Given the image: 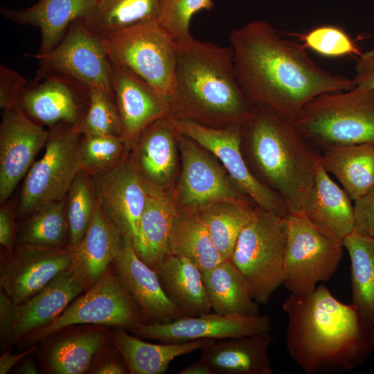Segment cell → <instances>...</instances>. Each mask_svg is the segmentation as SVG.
<instances>
[{"label": "cell", "mask_w": 374, "mask_h": 374, "mask_svg": "<svg viewBox=\"0 0 374 374\" xmlns=\"http://www.w3.org/2000/svg\"><path fill=\"white\" fill-rule=\"evenodd\" d=\"M253 204L218 201L196 210L224 259L231 258L240 233L256 215Z\"/></svg>", "instance_id": "obj_34"}, {"label": "cell", "mask_w": 374, "mask_h": 374, "mask_svg": "<svg viewBox=\"0 0 374 374\" xmlns=\"http://www.w3.org/2000/svg\"><path fill=\"white\" fill-rule=\"evenodd\" d=\"M39 62L38 71L57 73L87 88H100L114 98L113 68L100 37L85 24L75 20L62 40L51 51L33 55Z\"/></svg>", "instance_id": "obj_12"}, {"label": "cell", "mask_w": 374, "mask_h": 374, "mask_svg": "<svg viewBox=\"0 0 374 374\" xmlns=\"http://www.w3.org/2000/svg\"><path fill=\"white\" fill-rule=\"evenodd\" d=\"M16 240L17 244L69 247L66 197L43 205L21 219L16 228Z\"/></svg>", "instance_id": "obj_37"}, {"label": "cell", "mask_w": 374, "mask_h": 374, "mask_svg": "<svg viewBox=\"0 0 374 374\" xmlns=\"http://www.w3.org/2000/svg\"><path fill=\"white\" fill-rule=\"evenodd\" d=\"M286 220L257 206L240 233L230 260L240 271L253 299L267 305L283 285Z\"/></svg>", "instance_id": "obj_7"}, {"label": "cell", "mask_w": 374, "mask_h": 374, "mask_svg": "<svg viewBox=\"0 0 374 374\" xmlns=\"http://www.w3.org/2000/svg\"><path fill=\"white\" fill-rule=\"evenodd\" d=\"M99 37L112 66L136 75L170 104L177 64L175 40L157 20Z\"/></svg>", "instance_id": "obj_6"}, {"label": "cell", "mask_w": 374, "mask_h": 374, "mask_svg": "<svg viewBox=\"0 0 374 374\" xmlns=\"http://www.w3.org/2000/svg\"><path fill=\"white\" fill-rule=\"evenodd\" d=\"M48 130L18 107L3 110L0 124V204L8 201L44 148Z\"/></svg>", "instance_id": "obj_16"}, {"label": "cell", "mask_w": 374, "mask_h": 374, "mask_svg": "<svg viewBox=\"0 0 374 374\" xmlns=\"http://www.w3.org/2000/svg\"><path fill=\"white\" fill-rule=\"evenodd\" d=\"M123 238L97 201L91 224L75 246V262L91 287L112 265L121 251Z\"/></svg>", "instance_id": "obj_29"}, {"label": "cell", "mask_w": 374, "mask_h": 374, "mask_svg": "<svg viewBox=\"0 0 374 374\" xmlns=\"http://www.w3.org/2000/svg\"><path fill=\"white\" fill-rule=\"evenodd\" d=\"M179 143L182 168L172 198L178 211H194L218 201L253 203L197 143L179 133Z\"/></svg>", "instance_id": "obj_13"}, {"label": "cell", "mask_w": 374, "mask_h": 374, "mask_svg": "<svg viewBox=\"0 0 374 374\" xmlns=\"http://www.w3.org/2000/svg\"><path fill=\"white\" fill-rule=\"evenodd\" d=\"M96 1L39 0L21 10L1 7L0 12L6 19L21 25L37 26L41 33V46L37 53L53 50L64 38L70 25L76 19H84Z\"/></svg>", "instance_id": "obj_25"}, {"label": "cell", "mask_w": 374, "mask_h": 374, "mask_svg": "<svg viewBox=\"0 0 374 374\" xmlns=\"http://www.w3.org/2000/svg\"><path fill=\"white\" fill-rule=\"evenodd\" d=\"M148 193L132 244L139 257L155 270L168 254L173 223L179 211L172 199L163 193Z\"/></svg>", "instance_id": "obj_28"}, {"label": "cell", "mask_w": 374, "mask_h": 374, "mask_svg": "<svg viewBox=\"0 0 374 374\" xmlns=\"http://www.w3.org/2000/svg\"><path fill=\"white\" fill-rule=\"evenodd\" d=\"M179 374H214L212 369L206 363L199 360L193 363L179 372Z\"/></svg>", "instance_id": "obj_50"}, {"label": "cell", "mask_w": 374, "mask_h": 374, "mask_svg": "<svg viewBox=\"0 0 374 374\" xmlns=\"http://www.w3.org/2000/svg\"><path fill=\"white\" fill-rule=\"evenodd\" d=\"M168 253L188 258L202 271L211 269L225 260L214 245L196 210L178 211Z\"/></svg>", "instance_id": "obj_32"}, {"label": "cell", "mask_w": 374, "mask_h": 374, "mask_svg": "<svg viewBox=\"0 0 374 374\" xmlns=\"http://www.w3.org/2000/svg\"><path fill=\"white\" fill-rule=\"evenodd\" d=\"M299 36L303 42L304 46L323 56L337 57L360 54L350 37L343 29L336 26H319Z\"/></svg>", "instance_id": "obj_42"}, {"label": "cell", "mask_w": 374, "mask_h": 374, "mask_svg": "<svg viewBox=\"0 0 374 374\" xmlns=\"http://www.w3.org/2000/svg\"><path fill=\"white\" fill-rule=\"evenodd\" d=\"M97 197L92 179L82 170L66 196V214L69 245L75 247L83 238L93 218Z\"/></svg>", "instance_id": "obj_39"}, {"label": "cell", "mask_w": 374, "mask_h": 374, "mask_svg": "<svg viewBox=\"0 0 374 374\" xmlns=\"http://www.w3.org/2000/svg\"><path fill=\"white\" fill-rule=\"evenodd\" d=\"M285 220L283 285L291 294H308L335 275L344 247L319 230L303 212L290 213Z\"/></svg>", "instance_id": "obj_9"}, {"label": "cell", "mask_w": 374, "mask_h": 374, "mask_svg": "<svg viewBox=\"0 0 374 374\" xmlns=\"http://www.w3.org/2000/svg\"><path fill=\"white\" fill-rule=\"evenodd\" d=\"M92 373L97 374H124L129 373L127 366L124 362L116 359H110L96 366Z\"/></svg>", "instance_id": "obj_49"}, {"label": "cell", "mask_w": 374, "mask_h": 374, "mask_svg": "<svg viewBox=\"0 0 374 374\" xmlns=\"http://www.w3.org/2000/svg\"><path fill=\"white\" fill-rule=\"evenodd\" d=\"M176 130L216 156L236 188L258 207L282 217L289 215L285 201L261 183L250 170L242 152L243 125L215 127L184 117H173Z\"/></svg>", "instance_id": "obj_11"}, {"label": "cell", "mask_w": 374, "mask_h": 374, "mask_svg": "<svg viewBox=\"0 0 374 374\" xmlns=\"http://www.w3.org/2000/svg\"><path fill=\"white\" fill-rule=\"evenodd\" d=\"M353 80L355 85L374 91V49L359 55Z\"/></svg>", "instance_id": "obj_46"}, {"label": "cell", "mask_w": 374, "mask_h": 374, "mask_svg": "<svg viewBox=\"0 0 374 374\" xmlns=\"http://www.w3.org/2000/svg\"><path fill=\"white\" fill-rule=\"evenodd\" d=\"M130 148L129 143L121 136L82 135L81 170L91 177L103 174L124 161Z\"/></svg>", "instance_id": "obj_38"}, {"label": "cell", "mask_w": 374, "mask_h": 374, "mask_svg": "<svg viewBox=\"0 0 374 374\" xmlns=\"http://www.w3.org/2000/svg\"><path fill=\"white\" fill-rule=\"evenodd\" d=\"M271 329V319L267 315L208 312L165 323H144L130 331L141 337L163 342H184L200 339H225L268 332Z\"/></svg>", "instance_id": "obj_17"}, {"label": "cell", "mask_w": 374, "mask_h": 374, "mask_svg": "<svg viewBox=\"0 0 374 374\" xmlns=\"http://www.w3.org/2000/svg\"><path fill=\"white\" fill-rule=\"evenodd\" d=\"M158 15V0H96L84 21L103 36L157 20Z\"/></svg>", "instance_id": "obj_36"}, {"label": "cell", "mask_w": 374, "mask_h": 374, "mask_svg": "<svg viewBox=\"0 0 374 374\" xmlns=\"http://www.w3.org/2000/svg\"><path fill=\"white\" fill-rule=\"evenodd\" d=\"M108 340L107 329L88 328L55 340L46 353L47 367L55 374H82Z\"/></svg>", "instance_id": "obj_33"}, {"label": "cell", "mask_w": 374, "mask_h": 374, "mask_svg": "<svg viewBox=\"0 0 374 374\" xmlns=\"http://www.w3.org/2000/svg\"><path fill=\"white\" fill-rule=\"evenodd\" d=\"M175 45L171 116L223 127L244 125L254 116L256 108L238 83L231 46L202 42L191 35L176 39Z\"/></svg>", "instance_id": "obj_3"}, {"label": "cell", "mask_w": 374, "mask_h": 374, "mask_svg": "<svg viewBox=\"0 0 374 374\" xmlns=\"http://www.w3.org/2000/svg\"><path fill=\"white\" fill-rule=\"evenodd\" d=\"M238 83L248 101L294 122L303 107L326 92L355 87L353 79L326 71L305 46L280 37L264 20L233 29L229 35Z\"/></svg>", "instance_id": "obj_1"}, {"label": "cell", "mask_w": 374, "mask_h": 374, "mask_svg": "<svg viewBox=\"0 0 374 374\" xmlns=\"http://www.w3.org/2000/svg\"><path fill=\"white\" fill-rule=\"evenodd\" d=\"M81 136L76 126L62 125L48 130L43 156L35 161L24 179L15 208L17 218L66 197L81 170Z\"/></svg>", "instance_id": "obj_8"}, {"label": "cell", "mask_w": 374, "mask_h": 374, "mask_svg": "<svg viewBox=\"0 0 374 374\" xmlns=\"http://www.w3.org/2000/svg\"><path fill=\"white\" fill-rule=\"evenodd\" d=\"M15 371L17 373L21 374H37L39 373L35 364L32 360L25 358L17 364Z\"/></svg>", "instance_id": "obj_51"}, {"label": "cell", "mask_w": 374, "mask_h": 374, "mask_svg": "<svg viewBox=\"0 0 374 374\" xmlns=\"http://www.w3.org/2000/svg\"><path fill=\"white\" fill-rule=\"evenodd\" d=\"M270 332L220 339L202 348L199 360L214 374H273Z\"/></svg>", "instance_id": "obj_23"}, {"label": "cell", "mask_w": 374, "mask_h": 374, "mask_svg": "<svg viewBox=\"0 0 374 374\" xmlns=\"http://www.w3.org/2000/svg\"><path fill=\"white\" fill-rule=\"evenodd\" d=\"M351 199L346 191L332 180L320 161L303 213L322 233L342 241L354 229Z\"/></svg>", "instance_id": "obj_24"}, {"label": "cell", "mask_w": 374, "mask_h": 374, "mask_svg": "<svg viewBox=\"0 0 374 374\" xmlns=\"http://www.w3.org/2000/svg\"><path fill=\"white\" fill-rule=\"evenodd\" d=\"M28 81L16 70L0 66V108L2 110L17 107L19 98Z\"/></svg>", "instance_id": "obj_43"}, {"label": "cell", "mask_w": 374, "mask_h": 374, "mask_svg": "<svg viewBox=\"0 0 374 374\" xmlns=\"http://www.w3.org/2000/svg\"><path fill=\"white\" fill-rule=\"evenodd\" d=\"M114 345L131 374H162L176 357L202 349L216 341L200 339L184 342L154 344L145 342L118 328L114 334Z\"/></svg>", "instance_id": "obj_27"}, {"label": "cell", "mask_w": 374, "mask_h": 374, "mask_svg": "<svg viewBox=\"0 0 374 374\" xmlns=\"http://www.w3.org/2000/svg\"><path fill=\"white\" fill-rule=\"evenodd\" d=\"M157 21L175 39L186 37L193 15L212 8V0H158Z\"/></svg>", "instance_id": "obj_41"}, {"label": "cell", "mask_w": 374, "mask_h": 374, "mask_svg": "<svg viewBox=\"0 0 374 374\" xmlns=\"http://www.w3.org/2000/svg\"><path fill=\"white\" fill-rule=\"evenodd\" d=\"M74 247L17 244L1 259V289L17 305L47 285L75 262Z\"/></svg>", "instance_id": "obj_14"}, {"label": "cell", "mask_w": 374, "mask_h": 374, "mask_svg": "<svg viewBox=\"0 0 374 374\" xmlns=\"http://www.w3.org/2000/svg\"><path fill=\"white\" fill-rule=\"evenodd\" d=\"M114 99L120 114L122 136L130 146L148 126L170 116L169 101L133 73L112 66Z\"/></svg>", "instance_id": "obj_22"}, {"label": "cell", "mask_w": 374, "mask_h": 374, "mask_svg": "<svg viewBox=\"0 0 374 374\" xmlns=\"http://www.w3.org/2000/svg\"><path fill=\"white\" fill-rule=\"evenodd\" d=\"M89 103V88L64 75L37 71L28 81L17 107L33 121L49 129L77 126Z\"/></svg>", "instance_id": "obj_15"}, {"label": "cell", "mask_w": 374, "mask_h": 374, "mask_svg": "<svg viewBox=\"0 0 374 374\" xmlns=\"http://www.w3.org/2000/svg\"><path fill=\"white\" fill-rule=\"evenodd\" d=\"M342 243L350 260L352 304L374 327V239L353 231Z\"/></svg>", "instance_id": "obj_35"}, {"label": "cell", "mask_w": 374, "mask_h": 374, "mask_svg": "<svg viewBox=\"0 0 374 374\" xmlns=\"http://www.w3.org/2000/svg\"><path fill=\"white\" fill-rule=\"evenodd\" d=\"M16 304L3 291L0 292V337L1 343L9 344L10 332L17 314Z\"/></svg>", "instance_id": "obj_45"}, {"label": "cell", "mask_w": 374, "mask_h": 374, "mask_svg": "<svg viewBox=\"0 0 374 374\" xmlns=\"http://www.w3.org/2000/svg\"><path fill=\"white\" fill-rule=\"evenodd\" d=\"M89 103L76 128L81 135L121 136L122 123L114 98L105 91L89 89Z\"/></svg>", "instance_id": "obj_40"}, {"label": "cell", "mask_w": 374, "mask_h": 374, "mask_svg": "<svg viewBox=\"0 0 374 374\" xmlns=\"http://www.w3.org/2000/svg\"><path fill=\"white\" fill-rule=\"evenodd\" d=\"M170 116L148 126L130 145L127 160L148 190L163 193L177 166L176 136Z\"/></svg>", "instance_id": "obj_21"}, {"label": "cell", "mask_w": 374, "mask_h": 374, "mask_svg": "<svg viewBox=\"0 0 374 374\" xmlns=\"http://www.w3.org/2000/svg\"><path fill=\"white\" fill-rule=\"evenodd\" d=\"M242 127L247 163L253 175L279 193L289 214L303 212L315 179L320 153L294 122L263 107Z\"/></svg>", "instance_id": "obj_4"}, {"label": "cell", "mask_w": 374, "mask_h": 374, "mask_svg": "<svg viewBox=\"0 0 374 374\" xmlns=\"http://www.w3.org/2000/svg\"><path fill=\"white\" fill-rule=\"evenodd\" d=\"M155 271L166 296L185 317L211 312L202 271L190 260L168 253Z\"/></svg>", "instance_id": "obj_26"}, {"label": "cell", "mask_w": 374, "mask_h": 374, "mask_svg": "<svg viewBox=\"0 0 374 374\" xmlns=\"http://www.w3.org/2000/svg\"><path fill=\"white\" fill-rule=\"evenodd\" d=\"M212 310L222 315L253 316L260 314L243 275L232 262L225 260L202 271Z\"/></svg>", "instance_id": "obj_31"}, {"label": "cell", "mask_w": 374, "mask_h": 374, "mask_svg": "<svg viewBox=\"0 0 374 374\" xmlns=\"http://www.w3.org/2000/svg\"><path fill=\"white\" fill-rule=\"evenodd\" d=\"M89 287L81 269L75 262L33 296L17 305L8 344L18 342L50 323L80 294Z\"/></svg>", "instance_id": "obj_20"}, {"label": "cell", "mask_w": 374, "mask_h": 374, "mask_svg": "<svg viewBox=\"0 0 374 374\" xmlns=\"http://www.w3.org/2000/svg\"><path fill=\"white\" fill-rule=\"evenodd\" d=\"M15 210V208L14 209ZM10 202L1 204L0 208V244L7 251H12L14 241V214Z\"/></svg>", "instance_id": "obj_47"}, {"label": "cell", "mask_w": 374, "mask_h": 374, "mask_svg": "<svg viewBox=\"0 0 374 374\" xmlns=\"http://www.w3.org/2000/svg\"><path fill=\"white\" fill-rule=\"evenodd\" d=\"M282 308L287 317V350L306 374L350 371L374 348V327L323 284L308 294H291Z\"/></svg>", "instance_id": "obj_2"}, {"label": "cell", "mask_w": 374, "mask_h": 374, "mask_svg": "<svg viewBox=\"0 0 374 374\" xmlns=\"http://www.w3.org/2000/svg\"><path fill=\"white\" fill-rule=\"evenodd\" d=\"M91 179L101 208L118 229L123 240L132 244L149 194L143 181L127 158Z\"/></svg>", "instance_id": "obj_18"}, {"label": "cell", "mask_w": 374, "mask_h": 374, "mask_svg": "<svg viewBox=\"0 0 374 374\" xmlns=\"http://www.w3.org/2000/svg\"><path fill=\"white\" fill-rule=\"evenodd\" d=\"M294 123L311 144L322 149L374 143V91L355 85L321 93L303 107Z\"/></svg>", "instance_id": "obj_5"}, {"label": "cell", "mask_w": 374, "mask_h": 374, "mask_svg": "<svg viewBox=\"0 0 374 374\" xmlns=\"http://www.w3.org/2000/svg\"><path fill=\"white\" fill-rule=\"evenodd\" d=\"M322 150L321 165L335 176L352 199L374 188V143L336 145Z\"/></svg>", "instance_id": "obj_30"}, {"label": "cell", "mask_w": 374, "mask_h": 374, "mask_svg": "<svg viewBox=\"0 0 374 374\" xmlns=\"http://www.w3.org/2000/svg\"><path fill=\"white\" fill-rule=\"evenodd\" d=\"M112 266L145 323H165L185 317L166 296L157 271L139 257L130 241L123 240Z\"/></svg>", "instance_id": "obj_19"}, {"label": "cell", "mask_w": 374, "mask_h": 374, "mask_svg": "<svg viewBox=\"0 0 374 374\" xmlns=\"http://www.w3.org/2000/svg\"><path fill=\"white\" fill-rule=\"evenodd\" d=\"M93 1H96V0H93Z\"/></svg>", "instance_id": "obj_52"}, {"label": "cell", "mask_w": 374, "mask_h": 374, "mask_svg": "<svg viewBox=\"0 0 374 374\" xmlns=\"http://www.w3.org/2000/svg\"><path fill=\"white\" fill-rule=\"evenodd\" d=\"M354 201L353 232L374 239V188Z\"/></svg>", "instance_id": "obj_44"}, {"label": "cell", "mask_w": 374, "mask_h": 374, "mask_svg": "<svg viewBox=\"0 0 374 374\" xmlns=\"http://www.w3.org/2000/svg\"><path fill=\"white\" fill-rule=\"evenodd\" d=\"M111 266L57 318L24 338L35 342L74 325L111 326L130 331L145 323L139 308Z\"/></svg>", "instance_id": "obj_10"}, {"label": "cell", "mask_w": 374, "mask_h": 374, "mask_svg": "<svg viewBox=\"0 0 374 374\" xmlns=\"http://www.w3.org/2000/svg\"><path fill=\"white\" fill-rule=\"evenodd\" d=\"M37 349L36 346L30 348L19 354H13L10 351H4L0 357V374L8 373L15 365H17L25 357Z\"/></svg>", "instance_id": "obj_48"}]
</instances>
